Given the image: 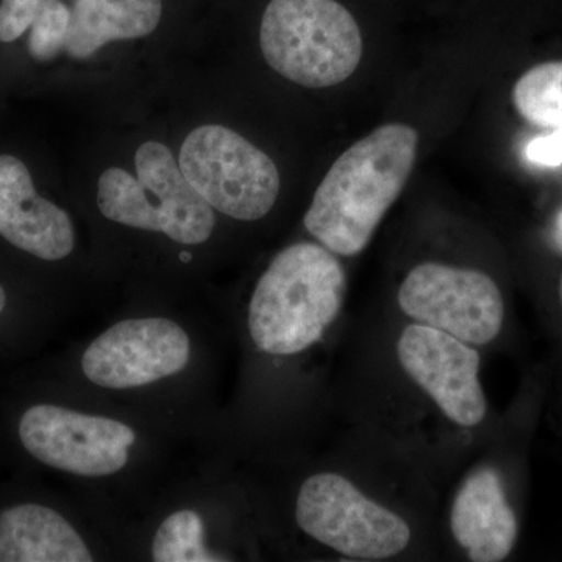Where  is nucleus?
Instances as JSON below:
<instances>
[{"instance_id": "f257e3e1", "label": "nucleus", "mask_w": 562, "mask_h": 562, "mask_svg": "<svg viewBox=\"0 0 562 562\" xmlns=\"http://www.w3.org/2000/svg\"><path fill=\"white\" fill-rule=\"evenodd\" d=\"M417 146L413 127L386 124L344 151L303 217L310 235L341 257L361 254L412 176Z\"/></svg>"}, {"instance_id": "f03ea898", "label": "nucleus", "mask_w": 562, "mask_h": 562, "mask_svg": "<svg viewBox=\"0 0 562 562\" xmlns=\"http://www.w3.org/2000/svg\"><path fill=\"white\" fill-rule=\"evenodd\" d=\"M346 294L336 254L319 244H292L273 258L251 295V339L265 353H301L338 319Z\"/></svg>"}, {"instance_id": "7ed1b4c3", "label": "nucleus", "mask_w": 562, "mask_h": 562, "mask_svg": "<svg viewBox=\"0 0 562 562\" xmlns=\"http://www.w3.org/2000/svg\"><path fill=\"white\" fill-rule=\"evenodd\" d=\"M135 166L136 177L121 168L102 173L98 205L103 216L139 231L165 233L180 244L209 241L216 216L184 177L171 149L147 140L136 150Z\"/></svg>"}, {"instance_id": "20e7f679", "label": "nucleus", "mask_w": 562, "mask_h": 562, "mask_svg": "<svg viewBox=\"0 0 562 562\" xmlns=\"http://www.w3.org/2000/svg\"><path fill=\"white\" fill-rule=\"evenodd\" d=\"M260 46L276 72L305 88L342 83L362 57L360 27L336 0H271Z\"/></svg>"}, {"instance_id": "39448f33", "label": "nucleus", "mask_w": 562, "mask_h": 562, "mask_svg": "<svg viewBox=\"0 0 562 562\" xmlns=\"http://www.w3.org/2000/svg\"><path fill=\"white\" fill-rule=\"evenodd\" d=\"M179 165L211 209L238 221H258L276 205L280 173L276 162L222 125H202L181 144Z\"/></svg>"}, {"instance_id": "423d86ee", "label": "nucleus", "mask_w": 562, "mask_h": 562, "mask_svg": "<svg viewBox=\"0 0 562 562\" xmlns=\"http://www.w3.org/2000/svg\"><path fill=\"white\" fill-rule=\"evenodd\" d=\"M295 520L306 535L351 560H387L412 542V528L403 517L339 473H316L302 484Z\"/></svg>"}, {"instance_id": "0eeeda50", "label": "nucleus", "mask_w": 562, "mask_h": 562, "mask_svg": "<svg viewBox=\"0 0 562 562\" xmlns=\"http://www.w3.org/2000/svg\"><path fill=\"white\" fill-rule=\"evenodd\" d=\"M397 301L409 319L471 346L494 341L505 319L502 292L490 276L442 262H422L412 269Z\"/></svg>"}, {"instance_id": "6e6552de", "label": "nucleus", "mask_w": 562, "mask_h": 562, "mask_svg": "<svg viewBox=\"0 0 562 562\" xmlns=\"http://www.w3.org/2000/svg\"><path fill=\"white\" fill-rule=\"evenodd\" d=\"M20 438L36 460L90 479L124 469L136 441L135 431L122 422L54 405L27 409L20 422Z\"/></svg>"}, {"instance_id": "1a4fd4ad", "label": "nucleus", "mask_w": 562, "mask_h": 562, "mask_svg": "<svg viewBox=\"0 0 562 562\" xmlns=\"http://www.w3.org/2000/svg\"><path fill=\"white\" fill-rule=\"evenodd\" d=\"M398 361L443 416L460 427L482 424L487 401L480 383V353L475 346L413 322L397 342Z\"/></svg>"}, {"instance_id": "9d476101", "label": "nucleus", "mask_w": 562, "mask_h": 562, "mask_svg": "<svg viewBox=\"0 0 562 562\" xmlns=\"http://www.w3.org/2000/svg\"><path fill=\"white\" fill-rule=\"evenodd\" d=\"M190 338L165 317L122 321L85 351L81 369L106 390H131L176 375L190 361Z\"/></svg>"}, {"instance_id": "9b49d317", "label": "nucleus", "mask_w": 562, "mask_h": 562, "mask_svg": "<svg viewBox=\"0 0 562 562\" xmlns=\"http://www.w3.org/2000/svg\"><path fill=\"white\" fill-rule=\"evenodd\" d=\"M0 236L44 261L63 260L76 246L69 214L38 195L13 155H0Z\"/></svg>"}, {"instance_id": "f8f14e48", "label": "nucleus", "mask_w": 562, "mask_h": 562, "mask_svg": "<svg viewBox=\"0 0 562 562\" xmlns=\"http://www.w3.org/2000/svg\"><path fill=\"white\" fill-rule=\"evenodd\" d=\"M450 530L473 562H501L512 554L519 522L497 469H476L462 482L450 512Z\"/></svg>"}, {"instance_id": "ddd939ff", "label": "nucleus", "mask_w": 562, "mask_h": 562, "mask_svg": "<svg viewBox=\"0 0 562 562\" xmlns=\"http://www.w3.org/2000/svg\"><path fill=\"white\" fill-rule=\"evenodd\" d=\"M79 532L43 505H18L0 513V562H91Z\"/></svg>"}, {"instance_id": "4468645a", "label": "nucleus", "mask_w": 562, "mask_h": 562, "mask_svg": "<svg viewBox=\"0 0 562 562\" xmlns=\"http://www.w3.org/2000/svg\"><path fill=\"white\" fill-rule=\"evenodd\" d=\"M161 0H74L65 50L87 60L105 44L150 35L160 24Z\"/></svg>"}, {"instance_id": "2eb2a0df", "label": "nucleus", "mask_w": 562, "mask_h": 562, "mask_svg": "<svg viewBox=\"0 0 562 562\" xmlns=\"http://www.w3.org/2000/svg\"><path fill=\"white\" fill-rule=\"evenodd\" d=\"M513 102L531 125L562 131V60L528 69L514 85Z\"/></svg>"}, {"instance_id": "dca6fc26", "label": "nucleus", "mask_w": 562, "mask_h": 562, "mask_svg": "<svg viewBox=\"0 0 562 562\" xmlns=\"http://www.w3.org/2000/svg\"><path fill=\"white\" fill-rule=\"evenodd\" d=\"M155 562H217L227 561L211 553L203 543L202 517L191 509L169 516L158 528L151 543Z\"/></svg>"}, {"instance_id": "f3484780", "label": "nucleus", "mask_w": 562, "mask_h": 562, "mask_svg": "<svg viewBox=\"0 0 562 562\" xmlns=\"http://www.w3.org/2000/svg\"><path fill=\"white\" fill-rule=\"evenodd\" d=\"M70 9L61 0H47L31 25L29 52L36 61H50L65 49Z\"/></svg>"}, {"instance_id": "a211bd4d", "label": "nucleus", "mask_w": 562, "mask_h": 562, "mask_svg": "<svg viewBox=\"0 0 562 562\" xmlns=\"http://www.w3.org/2000/svg\"><path fill=\"white\" fill-rule=\"evenodd\" d=\"M47 0H0V43L21 38Z\"/></svg>"}, {"instance_id": "6ab92c4d", "label": "nucleus", "mask_w": 562, "mask_h": 562, "mask_svg": "<svg viewBox=\"0 0 562 562\" xmlns=\"http://www.w3.org/2000/svg\"><path fill=\"white\" fill-rule=\"evenodd\" d=\"M525 157L532 165L542 168L562 166V131H552L549 135L538 136L528 143Z\"/></svg>"}, {"instance_id": "aec40b11", "label": "nucleus", "mask_w": 562, "mask_h": 562, "mask_svg": "<svg viewBox=\"0 0 562 562\" xmlns=\"http://www.w3.org/2000/svg\"><path fill=\"white\" fill-rule=\"evenodd\" d=\"M7 305V294L5 291H3L2 284H0V313L3 312V308H5Z\"/></svg>"}, {"instance_id": "412c9836", "label": "nucleus", "mask_w": 562, "mask_h": 562, "mask_svg": "<svg viewBox=\"0 0 562 562\" xmlns=\"http://www.w3.org/2000/svg\"><path fill=\"white\" fill-rule=\"evenodd\" d=\"M561 301H562V280H561Z\"/></svg>"}]
</instances>
